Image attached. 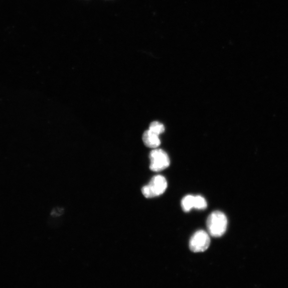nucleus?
<instances>
[{
	"label": "nucleus",
	"mask_w": 288,
	"mask_h": 288,
	"mask_svg": "<svg viewBox=\"0 0 288 288\" xmlns=\"http://www.w3.org/2000/svg\"><path fill=\"white\" fill-rule=\"evenodd\" d=\"M227 219L226 215L220 211H215L209 216L207 226L211 236L219 238L223 236L226 231Z\"/></svg>",
	"instance_id": "f257e3e1"
},
{
	"label": "nucleus",
	"mask_w": 288,
	"mask_h": 288,
	"mask_svg": "<svg viewBox=\"0 0 288 288\" xmlns=\"http://www.w3.org/2000/svg\"><path fill=\"white\" fill-rule=\"evenodd\" d=\"M167 186V181L165 177L157 175L151 179L148 185L142 188V192L145 198H152L163 194Z\"/></svg>",
	"instance_id": "f03ea898"
},
{
	"label": "nucleus",
	"mask_w": 288,
	"mask_h": 288,
	"mask_svg": "<svg viewBox=\"0 0 288 288\" xmlns=\"http://www.w3.org/2000/svg\"><path fill=\"white\" fill-rule=\"evenodd\" d=\"M149 168L151 171H160L169 167L170 158L165 151L155 148L149 154Z\"/></svg>",
	"instance_id": "7ed1b4c3"
},
{
	"label": "nucleus",
	"mask_w": 288,
	"mask_h": 288,
	"mask_svg": "<svg viewBox=\"0 0 288 288\" xmlns=\"http://www.w3.org/2000/svg\"><path fill=\"white\" fill-rule=\"evenodd\" d=\"M210 245L209 234L203 230L196 231L189 241V247L194 253L203 252L207 251Z\"/></svg>",
	"instance_id": "20e7f679"
},
{
	"label": "nucleus",
	"mask_w": 288,
	"mask_h": 288,
	"mask_svg": "<svg viewBox=\"0 0 288 288\" xmlns=\"http://www.w3.org/2000/svg\"><path fill=\"white\" fill-rule=\"evenodd\" d=\"M158 135L148 130L144 133L143 141L145 145L149 148H156L161 144V141Z\"/></svg>",
	"instance_id": "39448f33"
},
{
	"label": "nucleus",
	"mask_w": 288,
	"mask_h": 288,
	"mask_svg": "<svg viewBox=\"0 0 288 288\" xmlns=\"http://www.w3.org/2000/svg\"><path fill=\"white\" fill-rule=\"evenodd\" d=\"M194 198L195 196L188 195L184 197L181 200L182 209L186 213L190 211L194 208Z\"/></svg>",
	"instance_id": "423d86ee"
},
{
	"label": "nucleus",
	"mask_w": 288,
	"mask_h": 288,
	"mask_svg": "<svg viewBox=\"0 0 288 288\" xmlns=\"http://www.w3.org/2000/svg\"><path fill=\"white\" fill-rule=\"evenodd\" d=\"M149 130L159 136L164 132L165 128L162 124L158 121H154L150 124Z\"/></svg>",
	"instance_id": "0eeeda50"
},
{
	"label": "nucleus",
	"mask_w": 288,
	"mask_h": 288,
	"mask_svg": "<svg viewBox=\"0 0 288 288\" xmlns=\"http://www.w3.org/2000/svg\"><path fill=\"white\" fill-rule=\"evenodd\" d=\"M207 207V202L203 196L200 195L195 196L194 208L198 210H204Z\"/></svg>",
	"instance_id": "6e6552de"
}]
</instances>
